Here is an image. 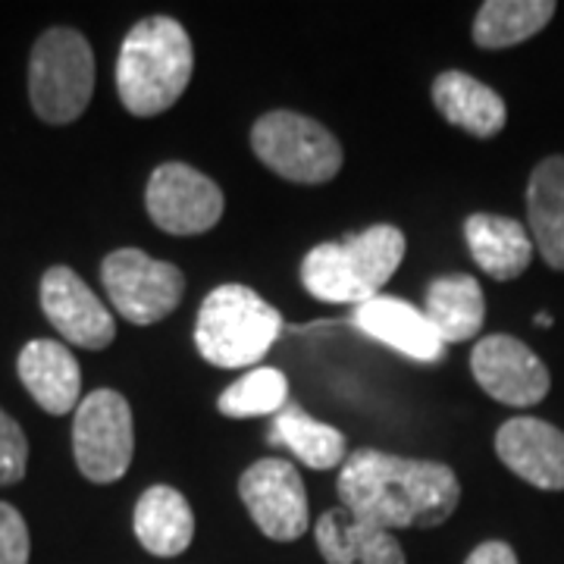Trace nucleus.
<instances>
[{"label":"nucleus","mask_w":564,"mask_h":564,"mask_svg":"<svg viewBox=\"0 0 564 564\" xmlns=\"http://www.w3.org/2000/svg\"><path fill=\"white\" fill-rule=\"evenodd\" d=\"M470 373L489 399L511 408L540 404L552 386L549 367L536 358V351L505 333L486 336L474 345Z\"/></svg>","instance_id":"obj_10"},{"label":"nucleus","mask_w":564,"mask_h":564,"mask_svg":"<svg viewBox=\"0 0 564 564\" xmlns=\"http://www.w3.org/2000/svg\"><path fill=\"white\" fill-rule=\"evenodd\" d=\"M144 207L154 226L170 236H202L226 210L223 188L188 163H161L144 188Z\"/></svg>","instance_id":"obj_8"},{"label":"nucleus","mask_w":564,"mask_h":564,"mask_svg":"<svg viewBox=\"0 0 564 564\" xmlns=\"http://www.w3.org/2000/svg\"><path fill=\"white\" fill-rule=\"evenodd\" d=\"M527 220L543 261L564 270V158H545L533 170L527 188Z\"/></svg>","instance_id":"obj_20"},{"label":"nucleus","mask_w":564,"mask_h":564,"mask_svg":"<svg viewBox=\"0 0 564 564\" xmlns=\"http://www.w3.org/2000/svg\"><path fill=\"white\" fill-rule=\"evenodd\" d=\"M132 527L141 549H148L158 558L182 555L195 536V514L192 505L173 486H151L141 492Z\"/></svg>","instance_id":"obj_18"},{"label":"nucleus","mask_w":564,"mask_h":564,"mask_svg":"<svg viewBox=\"0 0 564 564\" xmlns=\"http://www.w3.org/2000/svg\"><path fill=\"white\" fill-rule=\"evenodd\" d=\"M536 326H552V317H549L545 311H540V314H536Z\"/></svg>","instance_id":"obj_29"},{"label":"nucleus","mask_w":564,"mask_h":564,"mask_svg":"<svg viewBox=\"0 0 564 564\" xmlns=\"http://www.w3.org/2000/svg\"><path fill=\"white\" fill-rule=\"evenodd\" d=\"M426 321L440 333V339L448 343H467L474 339L486 321V302L480 282L467 273H452L430 282L426 304H423Z\"/></svg>","instance_id":"obj_19"},{"label":"nucleus","mask_w":564,"mask_h":564,"mask_svg":"<svg viewBox=\"0 0 564 564\" xmlns=\"http://www.w3.org/2000/svg\"><path fill=\"white\" fill-rule=\"evenodd\" d=\"M314 536L326 564H404V549L395 533L367 524L345 508L321 514Z\"/></svg>","instance_id":"obj_15"},{"label":"nucleus","mask_w":564,"mask_h":564,"mask_svg":"<svg viewBox=\"0 0 564 564\" xmlns=\"http://www.w3.org/2000/svg\"><path fill=\"white\" fill-rule=\"evenodd\" d=\"M464 239L480 263L486 276L508 282L518 280L533 261V239L527 236L524 223L499 217V214H474L464 223Z\"/></svg>","instance_id":"obj_17"},{"label":"nucleus","mask_w":564,"mask_h":564,"mask_svg":"<svg viewBox=\"0 0 564 564\" xmlns=\"http://www.w3.org/2000/svg\"><path fill=\"white\" fill-rule=\"evenodd\" d=\"M41 307L63 339L79 345V348L101 351L117 336V323H113V314L107 311V304L69 267H51L44 273Z\"/></svg>","instance_id":"obj_11"},{"label":"nucleus","mask_w":564,"mask_h":564,"mask_svg":"<svg viewBox=\"0 0 564 564\" xmlns=\"http://www.w3.org/2000/svg\"><path fill=\"white\" fill-rule=\"evenodd\" d=\"M433 104L443 113L445 122L458 126L474 139H492L508 122L502 95L496 88H489L486 82L458 73V69H448L443 76H436Z\"/></svg>","instance_id":"obj_16"},{"label":"nucleus","mask_w":564,"mask_h":564,"mask_svg":"<svg viewBox=\"0 0 564 564\" xmlns=\"http://www.w3.org/2000/svg\"><path fill=\"white\" fill-rule=\"evenodd\" d=\"M29 462V443L22 426L3 408H0V486L20 484L25 477Z\"/></svg>","instance_id":"obj_26"},{"label":"nucleus","mask_w":564,"mask_h":564,"mask_svg":"<svg viewBox=\"0 0 564 564\" xmlns=\"http://www.w3.org/2000/svg\"><path fill=\"white\" fill-rule=\"evenodd\" d=\"M285 395H289L285 373L273 367H258L229 386L217 408L226 417H261V414H276L285 404Z\"/></svg>","instance_id":"obj_25"},{"label":"nucleus","mask_w":564,"mask_h":564,"mask_svg":"<svg viewBox=\"0 0 564 564\" xmlns=\"http://www.w3.org/2000/svg\"><path fill=\"white\" fill-rule=\"evenodd\" d=\"M343 251L361 299L370 302L399 270L404 258V236L402 229L380 223V226H370L364 232L348 236L343 242Z\"/></svg>","instance_id":"obj_21"},{"label":"nucleus","mask_w":564,"mask_h":564,"mask_svg":"<svg viewBox=\"0 0 564 564\" xmlns=\"http://www.w3.org/2000/svg\"><path fill=\"white\" fill-rule=\"evenodd\" d=\"M192 39L173 17H148L122 39L117 95L132 117H158L180 101L192 82Z\"/></svg>","instance_id":"obj_2"},{"label":"nucleus","mask_w":564,"mask_h":564,"mask_svg":"<svg viewBox=\"0 0 564 564\" xmlns=\"http://www.w3.org/2000/svg\"><path fill=\"white\" fill-rule=\"evenodd\" d=\"M496 455L536 489H564V433L536 417H514L496 433Z\"/></svg>","instance_id":"obj_12"},{"label":"nucleus","mask_w":564,"mask_h":564,"mask_svg":"<svg viewBox=\"0 0 564 564\" xmlns=\"http://www.w3.org/2000/svg\"><path fill=\"white\" fill-rule=\"evenodd\" d=\"M355 326L364 329L370 339L395 348L399 355L421 364L443 361L445 343L426 314L417 311L414 304L392 299V295H377L370 302L358 304L355 311Z\"/></svg>","instance_id":"obj_13"},{"label":"nucleus","mask_w":564,"mask_h":564,"mask_svg":"<svg viewBox=\"0 0 564 564\" xmlns=\"http://www.w3.org/2000/svg\"><path fill=\"white\" fill-rule=\"evenodd\" d=\"M464 564H518V555H514V549L502 540H489V543L477 545L470 555H467V562Z\"/></svg>","instance_id":"obj_28"},{"label":"nucleus","mask_w":564,"mask_h":564,"mask_svg":"<svg viewBox=\"0 0 564 564\" xmlns=\"http://www.w3.org/2000/svg\"><path fill=\"white\" fill-rule=\"evenodd\" d=\"M73 452L91 484H117L126 477L135 452V430L132 408L120 392L95 389L82 399L73 423Z\"/></svg>","instance_id":"obj_6"},{"label":"nucleus","mask_w":564,"mask_h":564,"mask_svg":"<svg viewBox=\"0 0 564 564\" xmlns=\"http://www.w3.org/2000/svg\"><path fill=\"white\" fill-rule=\"evenodd\" d=\"M95 95V54L73 29H51L32 47L29 98L41 120L66 126L79 120Z\"/></svg>","instance_id":"obj_4"},{"label":"nucleus","mask_w":564,"mask_h":564,"mask_svg":"<svg viewBox=\"0 0 564 564\" xmlns=\"http://www.w3.org/2000/svg\"><path fill=\"white\" fill-rule=\"evenodd\" d=\"M345 511L380 530L445 524L462 502V486L448 464L358 448L339 470Z\"/></svg>","instance_id":"obj_1"},{"label":"nucleus","mask_w":564,"mask_h":564,"mask_svg":"<svg viewBox=\"0 0 564 564\" xmlns=\"http://www.w3.org/2000/svg\"><path fill=\"white\" fill-rule=\"evenodd\" d=\"M258 161L299 185H323L343 170V148L329 129L295 110H270L251 129Z\"/></svg>","instance_id":"obj_5"},{"label":"nucleus","mask_w":564,"mask_h":564,"mask_svg":"<svg viewBox=\"0 0 564 564\" xmlns=\"http://www.w3.org/2000/svg\"><path fill=\"white\" fill-rule=\"evenodd\" d=\"M555 17L552 0H489L474 20V41L486 51L514 47L543 32Z\"/></svg>","instance_id":"obj_22"},{"label":"nucleus","mask_w":564,"mask_h":564,"mask_svg":"<svg viewBox=\"0 0 564 564\" xmlns=\"http://www.w3.org/2000/svg\"><path fill=\"white\" fill-rule=\"evenodd\" d=\"M0 564H29V527L7 502H0Z\"/></svg>","instance_id":"obj_27"},{"label":"nucleus","mask_w":564,"mask_h":564,"mask_svg":"<svg viewBox=\"0 0 564 564\" xmlns=\"http://www.w3.org/2000/svg\"><path fill=\"white\" fill-rule=\"evenodd\" d=\"M239 496L267 540L292 543L311 527L307 492L295 464L282 458L254 462L239 480Z\"/></svg>","instance_id":"obj_9"},{"label":"nucleus","mask_w":564,"mask_h":564,"mask_svg":"<svg viewBox=\"0 0 564 564\" xmlns=\"http://www.w3.org/2000/svg\"><path fill=\"white\" fill-rule=\"evenodd\" d=\"M101 282L122 321L135 326L161 323L180 307L185 276L180 267L158 261L139 248H120L101 263Z\"/></svg>","instance_id":"obj_7"},{"label":"nucleus","mask_w":564,"mask_h":564,"mask_svg":"<svg viewBox=\"0 0 564 564\" xmlns=\"http://www.w3.org/2000/svg\"><path fill=\"white\" fill-rule=\"evenodd\" d=\"M304 289L329 304H364L358 285L351 280V270L345 261L343 242H323L311 248L302 261Z\"/></svg>","instance_id":"obj_24"},{"label":"nucleus","mask_w":564,"mask_h":564,"mask_svg":"<svg viewBox=\"0 0 564 564\" xmlns=\"http://www.w3.org/2000/svg\"><path fill=\"white\" fill-rule=\"evenodd\" d=\"M270 445L289 448L299 462L314 470H329L345 464V436L329 423L307 417L302 408H285L270 426Z\"/></svg>","instance_id":"obj_23"},{"label":"nucleus","mask_w":564,"mask_h":564,"mask_svg":"<svg viewBox=\"0 0 564 564\" xmlns=\"http://www.w3.org/2000/svg\"><path fill=\"white\" fill-rule=\"evenodd\" d=\"M282 314L248 285H217L198 311L195 345L223 370L258 364L280 339Z\"/></svg>","instance_id":"obj_3"},{"label":"nucleus","mask_w":564,"mask_h":564,"mask_svg":"<svg viewBox=\"0 0 564 564\" xmlns=\"http://www.w3.org/2000/svg\"><path fill=\"white\" fill-rule=\"evenodd\" d=\"M20 380L29 395L54 417L79 408L82 370L73 351L54 339H32L20 351Z\"/></svg>","instance_id":"obj_14"}]
</instances>
